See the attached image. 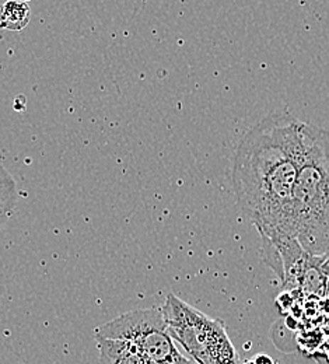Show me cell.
<instances>
[{
  "mask_svg": "<svg viewBox=\"0 0 329 364\" xmlns=\"http://www.w3.org/2000/svg\"><path fill=\"white\" fill-rule=\"evenodd\" d=\"M17 205V186L10 173L0 164V228L13 215Z\"/></svg>",
  "mask_w": 329,
  "mask_h": 364,
  "instance_id": "cell-8",
  "label": "cell"
},
{
  "mask_svg": "<svg viewBox=\"0 0 329 364\" xmlns=\"http://www.w3.org/2000/svg\"><path fill=\"white\" fill-rule=\"evenodd\" d=\"M241 364H255L252 360H245V362H242Z\"/></svg>",
  "mask_w": 329,
  "mask_h": 364,
  "instance_id": "cell-10",
  "label": "cell"
},
{
  "mask_svg": "<svg viewBox=\"0 0 329 364\" xmlns=\"http://www.w3.org/2000/svg\"><path fill=\"white\" fill-rule=\"evenodd\" d=\"M324 255L307 254L300 276V287L307 296L324 297L327 294V276L323 271Z\"/></svg>",
  "mask_w": 329,
  "mask_h": 364,
  "instance_id": "cell-6",
  "label": "cell"
},
{
  "mask_svg": "<svg viewBox=\"0 0 329 364\" xmlns=\"http://www.w3.org/2000/svg\"><path fill=\"white\" fill-rule=\"evenodd\" d=\"M98 352L101 364H154L129 341L98 338Z\"/></svg>",
  "mask_w": 329,
  "mask_h": 364,
  "instance_id": "cell-5",
  "label": "cell"
},
{
  "mask_svg": "<svg viewBox=\"0 0 329 364\" xmlns=\"http://www.w3.org/2000/svg\"><path fill=\"white\" fill-rule=\"evenodd\" d=\"M161 313L173 339L195 363L241 364L222 319L209 317L174 293L167 296Z\"/></svg>",
  "mask_w": 329,
  "mask_h": 364,
  "instance_id": "cell-3",
  "label": "cell"
},
{
  "mask_svg": "<svg viewBox=\"0 0 329 364\" xmlns=\"http://www.w3.org/2000/svg\"><path fill=\"white\" fill-rule=\"evenodd\" d=\"M95 336L132 342L154 364H196L181 352L160 310H134L101 325Z\"/></svg>",
  "mask_w": 329,
  "mask_h": 364,
  "instance_id": "cell-4",
  "label": "cell"
},
{
  "mask_svg": "<svg viewBox=\"0 0 329 364\" xmlns=\"http://www.w3.org/2000/svg\"><path fill=\"white\" fill-rule=\"evenodd\" d=\"M300 157L301 121L288 112L268 115L237 146L232 183L238 208L258 230L261 245L296 238L293 193Z\"/></svg>",
  "mask_w": 329,
  "mask_h": 364,
  "instance_id": "cell-1",
  "label": "cell"
},
{
  "mask_svg": "<svg viewBox=\"0 0 329 364\" xmlns=\"http://www.w3.org/2000/svg\"><path fill=\"white\" fill-rule=\"evenodd\" d=\"M252 362L255 364H275L268 355H257Z\"/></svg>",
  "mask_w": 329,
  "mask_h": 364,
  "instance_id": "cell-9",
  "label": "cell"
},
{
  "mask_svg": "<svg viewBox=\"0 0 329 364\" xmlns=\"http://www.w3.org/2000/svg\"><path fill=\"white\" fill-rule=\"evenodd\" d=\"M293 228L310 255L329 252V132L301 122V157L293 193Z\"/></svg>",
  "mask_w": 329,
  "mask_h": 364,
  "instance_id": "cell-2",
  "label": "cell"
},
{
  "mask_svg": "<svg viewBox=\"0 0 329 364\" xmlns=\"http://www.w3.org/2000/svg\"><path fill=\"white\" fill-rule=\"evenodd\" d=\"M31 13L23 0H7L0 7V27L13 31H21L27 27Z\"/></svg>",
  "mask_w": 329,
  "mask_h": 364,
  "instance_id": "cell-7",
  "label": "cell"
}]
</instances>
